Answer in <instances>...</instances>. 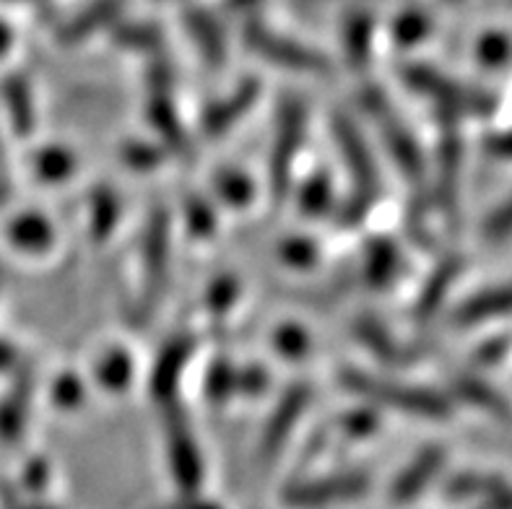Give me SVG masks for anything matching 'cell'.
I'll return each mask as SVG.
<instances>
[{"mask_svg":"<svg viewBox=\"0 0 512 509\" xmlns=\"http://www.w3.org/2000/svg\"><path fill=\"white\" fill-rule=\"evenodd\" d=\"M344 385L349 387L351 393L362 395V398L372 400V403H377V406L411 413V416H424V419H445V416L450 413V400H445L442 395L432 393V390L377 380V377H372V374L357 372V369H349V372H344Z\"/></svg>","mask_w":512,"mask_h":509,"instance_id":"1","label":"cell"},{"mask_svg":"<svg viewBox=\"0 0 512 509\" xmlns=\"http://www.w3.org/2000/svg\"><path fill=\"white\" fill-rule=\"evenodd\" d=\"M406 84L414 91H419L422 97L432 99L437 107H445L455 115H492L494 112V97L487 91L466 86L461 81H455L450 76H442L429 65H406L403 71Z\"/></svg>","mask_w":512,"mask_h":509,"instance_id":"2","label":"cell"},{"mask_svg":"<svg viewBox=\"0 0 512 509\" xmlns=\"http://www.w3.org/2000/svg\"><path fill=\"white\" fill-rule=\"evenodd\" d=\"M333 138L341 146V156H344V164L349 169L351 185H354V198L346 206L344 219L349 224H357L362 219L367 208H370L372 198L377 193V169L375 162H372V154L367 149L364 138L359 136V130L346 120V117H333Z\"/></svg>","mask_w":512,"mask_h":509,"instance_id":"3","label":"cell"},{"mask_svg":"<svg viewBox=\"0 0 512 509\" xmlns=\"http://www.w3.org/2000/svg\"><path fill=\"white\" fill-rule=\"evenodd\" d=\"M245 42L247 47L260 55L268 63L284 65L289 71H302V73H325L328 71V60L320 55L318 50L299 45L294 39L281 37V34L271 32L263 24H250L245 29Z\"/></svg>","mask_w":512,"mask_h":509,"instance_id":"4","label":"cell"},{"mask_svg":"<svg viewBox=\"0 0 512 509\" xmlns=\"http://www.w3.org/2000/svg\"><path fill=\"white\" fill-rule=\"evenodd\" d=\"M305 138V110L297 99H286L281 104L279 120H276V138H273L271 154V182L279 198H284L292 180V164L299 154Z\"/></svg>","mask_w":512,"mask_h":509,"instance_id":"5","label":"cell"},{"mask_svg":"<svg viewBox=\"0 0 512 509\" xmlns=\"http://www.w3.org/2000/svg\"><path fill=\"white\" fill-rule=\"evenodd\" d=\"M167 452L177 486L185 494H195L203 478L201 452L195 447L193 432H190L188 419H185V413L180 408H169L167 411Z\"/></svg>","mask_w":512,"mask_h":509,"instance_id":"6","label":"cell"},{"mask_svg":"<svg viewBox=\"0 0 512 509\" xmlns=\"http://www.w3.org/2000/svg\"><path fill=\"white\" fill-rule=\"evenodd\" d=\"M370 489V478L364 473H341V476H328L310 484H297L284 494L286 507L294 509H320L331 507L336 502H349Z\"/></svg>","mask_w":512,"mask_h":509,"instance_id":"7","label":"cell"},{"mask_svg":"<svg viewBox=\"0 0 512 509\" xmlns=\"http://www.w3.org/2000/svg\"><path fill=\"white\" fill-rule=\"evenodd\" d=\"M367 110H372V115L377 117V123L383 128V136L385 143H388V151L390 156L396 159L398 167L403 169V174L409 177V180H422V154H419V146L416 141L411 138V133L401 125V120L393 117L390 112L388 102L383 99V94H372L367 99Z\"/></svg>","mask_w":512,"mask_h":509,"instance_id":"8","label":"cell"},{"mask_svg":"<svg viewBox=\"0 0 512 509\" xmlns=\"http://www.w3.org/2000/svg\"><path fill=\"white\" fill-rule=\"evenodd\" d=\"M167 260H169V221L167 213L156 211L146 226V237H143V281H146V304L159 302V294L164 289V278H167Z\"/></svg>","mask_w":512,"mask_h":509,"instance_id":"9","label":"cell"},{"mask_svg":"<svg viewBox=\"0 0 512 509\" xmlns=\"http://www.w3.org/2000/svg\"><path fill=\"white\" fill-rule=\"evenodd\" d=\"M310 403V387L307 385H294L292 390H286L284 398L279 400L276 411L271 413L266 429H263V442H260V458L271 460L281 447L286 445V439L302 419V413L307 411Z\"/></svg>","mask_w":512,"mask_h":509,"instance_id":"10","label":"cell"},{"mask_svg":"<svg viewBox=\"0 0 512 509\" xmlns=\"http://www.w3.org/2000/svg\"><path fill=\"white\" fill-rule=\"evenodd\" d=\"M123 6L125 0H94L89 8L78 11L76 16L60 29V42H65V45H78V42L94 37V34L102 32V29H110V26L120 19Z\"/></svg>","mask_w":512,"mask_h":509,"instance_id":"11","label":"cell"},{"mask_svg":"<svg viewBox=\"0 0 512 509\" xmlns=\"http://www.w3.org/2000/svg\"><path fill=\"white\" fill-rule=\"evenodd\" d=\"M258 94V81H245V84H240L232 97L221 99L214 107H208V112L203 115V130H206L208 136H221V133H227L234 123H240L242 117L247 115V110L253 107Z\"/></svg>","mask_w":512,"mask_h":509,"instance_id":"12","label":"cell"},{"mask_svg":"<svg viewBox=\"0 0 512 509\" xmlns=\"http://www.w3.org/2000/svg\"><path fill=\"white\" fill-rule=\"evenodd\" d=\"M442 463H445V450H442V447H424V450L414 458V463L396 478L393 499L406 504L414 497H419V494L427 489L429 481L435 478V473L440 471Z\"/></svg>","mask_w":512,"mask_h":509,"instance_id":"13","label":"cell"},{"mask_svg":"<svg viewBox=\"0 0 512 509\" xmlns=\"http://www.w3.org/2000/svg\"><path fill=\"white\" fill-rule=\"evenodd\" d=\"M190 354H193V341L188 338H177V341L169 343L162 351L159 361H156L154 374H151V393L156 400L167 403V398L175 393L177 382H180V374L188 364Z\"/></svg>","mask_w":512,"mask_h":509,"instance_id":"14","label":"cell"},{"mask_svg":"<svg viewBox=\"0 0 512 509\" xmlns=\"http://www.w3.org/2000/svg\"><path fill=\"white\" fill-rule=\"evenodd\" d=\"M185 26H188V34L195 39V45H198V50H201L208 63H224V58H227V37H224V29L211 13L201 11V8H190L185 13Z\"/></svg>","mask_w":512,"mask_h":509,"instance_id":"15","label":"cell"},{"mask_svg":"<svg viewBox=\"0 0 512 509\" xmlns=\"http://www.w3.org/2000/svg\"><path fill=\"white\" fill-rule=\"evenodd\" d=\"M8 242L29 255H42L52 245V226L45 216L26 211L8 224Z\"/></svg>","mask_w":512,"mask_h":509,"instance_id":"16","label":"cell"},{"mask_svg":"<svg viewBox=\"0 0 512 509\" xmlns=\"http://www.w3.org/2000/svg\"><path fill=\"white\" fill-rule=\"evenodd\" d=\"M512 312V284L497 286V289L481 291L476 297L461 304V310L455 312V323L458 325H479L484 320H494Z\"/></svg>","mask_w":512,"mask_h":509,"instance_id":"17","label":"cell"},{"mask_svg":"<svg viewBox=\"0 0 512 509\" xmlns=\"http://www.w3.org/2000/svg\"><path fill=\"white\" fill-rule=\"evenodd\" d=\"M461 268L463 263L458 258L442 260L440 268L429 276L422 294H419V302H416V320H432V315L440 310L445 297H448L450 286L455 284V278H458Z\"/></svg>","mask_w":512,"mask_h":509,"instance_id":"18","label":"cell"},{"mask_svg":"<svg viewBox=\"0 0 512 509\" xmlns=\"http://www.w3.org/2000/svg\"><path fill=\"white\" fill-rule=\"evenodd\" d=\"M0 97L8 107V120H11L16 136H29L34 130V99L26 78L11 76L0 86Z\"/></svg>","mask_w":512,"mask_h":509,"instance_id":"19","label":"cell"},{"mask_svg":"<svg viewBox=\"0 0 512 509\" xmlns=\"http://www.w3.org/2000/svg\"><path fill=\"white\" fill-rule=\"evenodd\" d=\"M401 271V255L396 245L388 239H375L367 247V258H364V273L372 286H388L396 273Z\"/></svg>","mask_w":512,"mask_h":509,"instance_id":"20","label":"cell"},{"mask_svg":"<svg viewBox=\"0 0 512 509\" xmlns=\"http://www.w3.org/2000/svg\"><path fill=\"white\" fill-rule=\"evenodd\" d=\"M372 34H375V21L370 13L357 11L351 13L344 24V45L351 65L362 68L372 55Z\"/></svg>","mask_w":512,"mask_h":509,"instance_id":"21","label":"cell"},{"mask_svg":"<svg viewBox=\"0 0 512 509\" xmlns=\"http://www.w3.org/2000/svg\"><path fill=\"white\" fill-rule=\"evenodd\" d=\"M463 146L455 136H448L440 146V198L445 200V206L453 211L455 208V190H458V177H461V162H463Z\"/></svg>","mask_w":512,"mask_h":509,"instance_id":"22","label":"cell"},{"mask_svg":"<svg viewBox=\"0 0 512 509\" xmlns=\"http://www.w3.org/2000/svg\"><path fill=\"white\" fill-rule=\"evenodd\" d=\"M357 336L362 338L364 346L370 348V351H375L380 359L398 361V364H401V361H406V351H403V348L393 341V336H390L388 330L383 328V323H377V320H372V317H364V320H359Z\"/></svg>","mask_w":512,"mask_h":509,"instance_id":"23","label":"cell"},{"mask_svg":"<svg viewBox=\"0 0 512 509\" xmlns=\"http://www.w3.org/2000/svg\"><path fill=\"white\" fill-rule=\"evenodd\" d=\"M26 403H29V395H26L24 385H19L8 395L3 403H0V439L13 445L19 439L21 429L26 424Z\"/></svg>","mask_w":512,"mask_h":509,"instance_id":"24","label":"cell"},{"mask_svg":"<svg viewBox=\"0 0 512 509\" xmlns=\"http://www.w3.org/2000/svg\"><path fill=\"white\" fill-rule=\"evenodd\" d=\"M34 174L45 182H60L76 169V156L68 149H39L34 156Z\"/></svg>","mask_w":512,"mask_h":509,"instance_id":"25","label":"cell"},{"mask_svg":"<svg viewBox=\"0 0 512 509\" xmlns=\"http://www.w3.org/2000/svg\"><path fill=\"white\" fill-rule=\"evenodd\" d=\"M455 390L468 400V403H474V406L484 408V411L494 413V416H502V419H510V406L505 403L497 390H492L489 385H484L481 380H474V377H463Z\"/></svg>","mask_w":512,"mask_h":509,"instance_id":"26","label":"cell"},{"mask_svg":"<svg viewBox=\"0 0 512 509\" xmlns=\"http://www.w3.org/2000/svg\"><path fill=\"white\" fill-rule=\"evenodd\" d=\"M130 374H133V361H130V354L120 348L107 351L97 364V380L107 390H123L130 382Z\"/></svg>","mask_w":512,"mask_h":509,"instance_id":"27","label":"cell"},{"mask_svg":"<svg viewBox=\"0 0 512 509\" xmlns=\"http://www.w3.org/2000/svg\"><path fill=\"white\" fill-rule=\"evenodd\" d=\"M333 206V185L328 174H315L299 193V208L307 216H323Z\"/></svg>","mask_w":512,"mask_h":509,"instance_id":"28","label":"cell"},{"mask_svg":"<svg viewBox=\"0 0 512 509\" xmlns=\"http://www.w3.org/2000/svg\"><path fill=\"white\" fill-rule=\"evenodd\" d=\"M432 29V21H429L427 13L422 8H406V11L393 21V39H396L401 47H411L416 42H422L424 37Z\"/></svg>","mask_w":512,"mask_h":509,"instance_id":"29","label":"cell"},{"mask_svg":"<svg viewBox=\"0 0 512 509\" xmlns=\"http://www.w3.org/2000/svg\"><path fill=\"white\" fill-rule=\"evenodd\" d=\"M149 120L154 123V128L167 138L169 146H175V149L180 151L188 146V136L182 133V125L175 115V107L167 104V99H154V102H151Z\"/></svg>","mask_w":512,"mask_h":509,"instance_id":"30","label":"cell"},{"mask_svg":"<svg viewBox=\"0 0 512 509\" xmlns=\"http://www.w3.org/2000/svg\"><path fill=\"white\" fill-rule=\"evenodd\" d=\"M216 193L229 206L242 208L253 200V182L247 180L242 172H237V169H224L216 177Z\"/></svg>","mask_w":512,"mask_h":509,"instance_id":"31","label":"cell"},{"mask_svg":"<svg viewBox=\"0 0 512 509\" xmlns=\"http://www.w3.org/2000/svg\"><path fill=\"white\" fill-rule=\"evenodd\" d=\"M117 221V200L112 190H97V195L91 198V234L94 239H107L112 232V226Z\"/></svg>","mask_w":512,"mask_h":509,"instance_id":"32","label":"cell"},{"mask_svg":"<svg viewBox=\"0 0 512 509\" xmlns=\"http://www.w3.org/2000/svg\"><path fill=\"white\" fill-rule=\"evenodd\" d=\"M115 42L123 45L125 50L149 52L156 50V47H162V32L154 24H125L117 26Z\"/></svg>","mask_w":512,"mask_h":509,"instance_id":"33","label":"cell"},{"mask_svg":"<svg viewBox=\"0 0 512 509\" xmlns=\"http://www.w3.org/2000/svg\"><path fill=\"white\" fill-rule=\"evenodd\" d=\"M500 489H505V484H502V481H497V478L466 473V476H458L450 481L448 497L463 499V497H479V494H487V497H492V494H497Z\"/></svg>","mask_w":512,"mask_h":509,"instance_id":"34","label":"cell"},{"mask_svg":"<svg viewBox=\"0 0 512 509\" xmlns=\"http://www.w3.org/2000/svg\"><path fill=\"white\" fill-rule=\"evenodd\" d=\"M234 390H237V372L229 367L227 361H219V364L211 367V372H208V382H206L208 398L214 400V403H224Z\"/></svg>","mask_w":512,"mask_h":509,"instance_id":"35","label":"cell"},{"mask_svg":"<svg viewBox=\"0 0 512 509\" xmlns=\"http://www.w3.org/2000/svg\"><path fill=\"white\" fill-rule=\"evenodd\" d=\"M281 258L294 268H310L318 263V245L307 237H292L281 245Z\"/></svg>","mask_w":512,"mask_h":509,"instance_id":"36","label":"cell"},{"mask_svg":"<svg viewBox=\"0 0 512 509\" xmlns=\"http://www.w3.org/2000/svg\"><path fill=\"white\" fill-rule=\"evenodd\" d=\"M273 343H276L279 354H284L286 359H299V356H305L307 348H310V336H307L299 325H284V328L276 333Z\"/></svg>","mask_w":512,"mask_h":509,"instance_id":"37","label":"cell"},{"mask_svg":"<svg viewBox=\"0 0 512 509\" xmlns=\"http://www.w3.org/2000/svg\"><path fill=\"white\" fill-rule=\"evenodd\" d=\"M510 39L500 32H492L487 37H481L479 42V60L489 68H500L510 58Z\"/></svg>","mask_w":512,"mask_h":509,"instance_id":"38","label":"cell"},{"mask_svg":"<svg viewBox=\"0 0 512 509\" xmlns=\"http://www.w3.org/2000/svg\"><path fill=\"white\" fill-rule=\"evenodd\" d=\"M185 211H188V224L195 232V237H214V229H216L214 211L208 208L206 200L201 198L188 200V208H185Z\"/></svg>","mask_w":512,"mask_h":509,"instance_id":"39","label":"cell"},{"mask_svg":"<svg viewBox=\"0 0 512 509\" xmlns=\"http://www.w3.org/2000/svg\"><path fill=\"white\" fill-rule=\"evenodd\" d=\"M237 299V281L234 278H219L211 289H208V310L214 315H224Z\"/></svg>","mask_w":512,"mask_h":509,"instance_id":"40","label":"cell"},{"mask_svg":"<svg viewBox=\"0 0 512 509\" xmlns=\"http://www.w3.org/2000/svg\"><path fill=\"white\" fill-rule=\"evenodd\" d=\"M344 432L351 439H364L377 432V419L370 411H351L344 416Z\"/></svg>","mask_w":512,"mask_h":509,"instance_id":"41","label":"cell"},{"mask_svg":"<svg viewBox=\"0 0 512 509\" xmlns=\"http://www.w3.org/2000/svg\"><path fill=\"white\" fill-rule=\"evenodd\" d=\"M81 398H84V387H81V382L73 374H65V377L55 382V400H58L60 406L73 408L81 403Z\"/></svg>","mask_w":512,"mask_h":509,"instance_id":"42","label":"cell"},{"mask_svg":"<svg viewBox=\"0 0 512 509\" xmlns=\"http://www.w3.org/2000/svg\"><path fill=\"white\" fill-rule=\"evenodd\" d=\"M512 234V198L507 200L505 206L489 216L487 221V237L489 239H505Z\"/></svg>","mask_w":512,"mask_h":509,"instance_id":"43","label":"cell"},{"mask_svg":"<svg viewBox=\"0 0 512 509\" xmlns=\"http://www.w3.org/2000/svg\"><path fill=\"white\" fill-rule=\"evenodd\" d=\"M125 162H128L130 167H138V169L154 167L156 154H151L149 146H130V149L125 151Z\"/></svg>","mask_w":512,"mask_h":509,"instance_id":"44","label":"cell"},{"mask_svg":"<svg viewBox=\"0 0 512 509\" xmlns=\"http://www.w3.org/2000/svg\"><path fill=\"white\" fill-rule=\"evenodd\" d=\"M24 484L29 486H47V465L42 460H34L24 473Z\"/></svg>","mask_w":512,"mask_h":509,"instance_id":"45","label":"cell"},{"mask_svg":"<svg viewBox=\"0 0 512 509\" xmlns=\"http://www.w3.org/2000/svg\"><path fill=\"white\" fill-rule=\"evenodd\" d=\"M507 346H510V338H505V341H494V343H489V346H484L479 351V361L484 359L487 361V364H492V361H497V359H502V354H505L507 351Z\"/></svg>","mask_w":512,"mask_h":509,"instance_id":"46","label":"cell"},{"mask_svg":"<svg viewBox=\"0 0 512 509\" xmlns=\"http://www.w3.org/2000/svg\"><path fill=\"white\" fill-rule=\"evenodd\" d=\"M16 361H19L16 348L8 341H0V372H8V369L16 367Z\"/></svg>","mask_w":512,"mask_h":509,"instance_id":"47","label":"cell"},{"mask_svg":"<svg viewBox=\"0 0 512 509\" xmlns=\"http://www.w3.org/2000/svg\"><path fill=\"white\" fill-rule=\"evenodd\" d=\"M13 47V29L6 24V21H0V58H6L8 52Z\"/></svg>","mask_w":512,"mask_h":509,"instance_id":"48","label":"cell"},{"mask_svg":"<svg viewBox=\"0 0 512 509\" xmlns=\"http://www.w3.org/2000/svg\"><path fill=\"white\" fill-rule=\"evenodd\" d=\"M229 3H232L234 8H237V11H245V8H253V6H258L260 0H229ZM229 6V8H232Z\"/></svg>","mask_w":512,"mask_h":509,"instance_id":"49","label":"cell"},{"mask_svg":"<svg viewBox=\"0 0 512 509\" xmlns=\"http://www.w3.org/2000/svg\"><path fill=\"white\" fill-rule=\"evenodd\" d=\"M11 509H50V507H34V504H16V502H13Z\"/></svg>","mask_w":512,"mask_h":509,"instance_id":"50","label":"cell"},{"mask_svg":"<svg viewBox=\"0 0 512 509\" xmlns=\"http://www.w3.org/2000/svg\"><path fill=\"white\" fill-rule=\"evenodd\" d=\"M8 200V190H6V185H3V182H0V206H3V203H6Z\"/></svg>","mask_w":512,"mask_h":509,"instance_id":"51","label":"cell"},{"mask_svg":"<svg viewBox=\"0 0 512 509\" xmlns=\"http://www.w3.org/2000/svg\"><path fill=\"white\" fill-rule=\"evenodd\" d=\"M0 159H3V146H0Z\"/></svg>","mask_w":512,"mask_h":509,"instance_id":"52","label":"cell"},{"mask_svg":"<svg viewBox=\"0 0 512 509\" xmlns=\"http://www.w3.org/2000/svg\"><path fill=\"white\" fill-rule=\"evenodd\" d=\"M445 3H455V0H445Z\"/></svg>","mask_w":512,"mask_h":509,"instance_id":"53","label":"cell"}]
</instances>
